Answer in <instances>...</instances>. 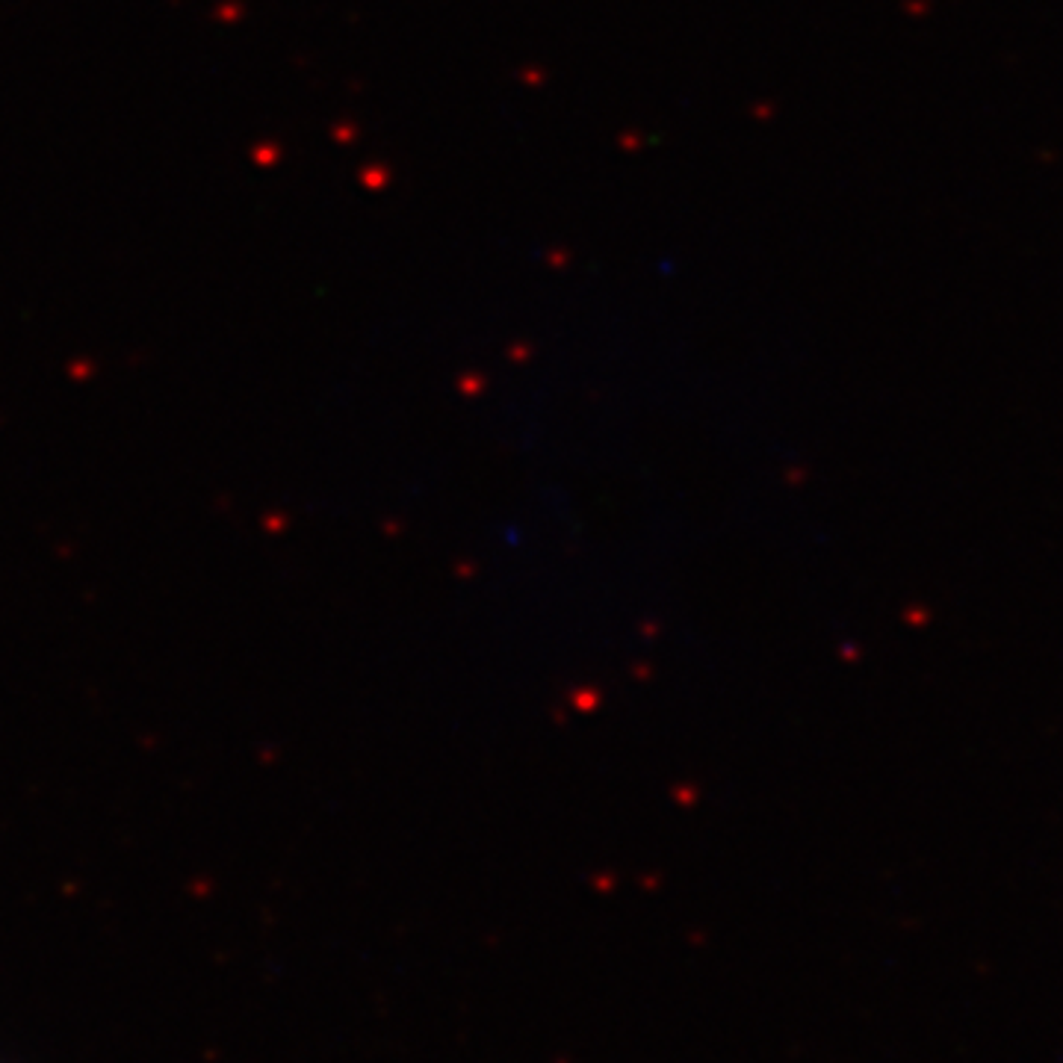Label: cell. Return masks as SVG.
Segmentation results:
<instances>
[]
</instances>
